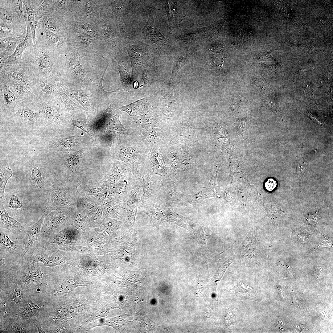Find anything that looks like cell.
Masks as SVG:
<instances>
[{
  "label": "cell",
  "mask_w": 333,
  "mask_h": 333,
  "mask_svg": "<svg viewBox=\"0 0 333 333\" xmlns=\"http://www.w3.org/2000/svg\"><path fill=\"white\" fill-rule=\"evenodd\" d=\"M148 101L144 98L121 107L120 109L127 112L131 116H136L145 112L148 109Z\"/></svg>",
  "instance_id": "14"
},
{
  "label": "cell",
  "mask_w": 333,
  "mask_h": 333,
  "mask_svg": "<svg viewBox=\"0 0 333 333\" xmlns=\"http://www.w3.org/2000/svg\"><path fill=\"white\" fill-rule=\"evenodd\" d=\"M7 295V299L10 301L16 303L21 302L23 297L22 290L18 287H14L9 291Z\"/></svg>",
  "instance_id": "30"
},
{
  "label": "cell",
  "mask_w": 333,
  "mask_h": 333,
  "mask_svg": "<svg viewBox=\"0 0 333 333\" xmlns=\"http://www.w3.org/2000/svg\"><path fill=\"white\" fill-rule=\"evenodd\" d=\"M9 207L12 209L21 208L22 205L18 197L14 195H11L9 204Z\"/></svg>",
  "instance_id": "42"
},
{
  "label": "cell",
  "mask_w": 333,
  "mask_h": 333,
  "mask_svg": "<svg viewBox=\"0 0 333 333\" xmlns=\"http://www.w3.org/2000/svg\"><path fill=\"white\" fill-rule=\"evenodd\" d=\"M109 129L110 130L119 134H125L127 133V130L121 123L119 118L114 116L110 120Z\"/></svg>",
  "instance_id": "29"
},
{
  "label": "cell",
  "mask_w": 333,
  "mask_h": 333,
  "mask_svg": "<svg viewBox=\"0 0 333 333\" xmlns=\"http://www.w3.org/2000/svg\"><path fill=\"white\" fill-rule=\"evenodd\" d=\"M1 228L8 230L14 234L22 233L24 230L22 224L13 218L11 217L4 208L1 204L0 213Z\"/></svg>",
  "instance_id": "10"
},
{
  "label": "cell",
  "mask_w": 333,
  "mask_h": 333,
  "mask_svg": "<svg viewBox=\"0 0 333 333\" xmlns=\"http://www.w3.org/2000/svg\"><path fill=\"white\" fill-rule=\"evenodd\" d=\"M27 10V19L28 23L31 31L33 38V50L36 47V40L35 33L36 27L39 21L42 16L35 11L31 6L28 1L23 0L22 1Z\"/></svg>",
  "instance_id": "13"
},
{
  "label": "cell",
  "mask_w": 333,
  "mask_h": 333,
  "mask_svg": "<svg viewBox=\"0 0 333 333\" xmlns=\"http://www.w3.org/2000/svg\"><path fill=\"white\" fill-rule=\"evenodd\" d=\"M13 172L8 167L1 169L0 197L1 199L4 195L5 189L8 180L12 176Z\"/></svg>",
  "instance_id": "28"
},
{
  "label": "cell",
  "mask_w": 333,
  "mask_h": 333,
  "mask_svg": "<svg viewBox=\"0 0 333 333\" xmlns=\"http://www.w3.org/2000/svg\"><path fill=\"white\" fill-rule=\"evenodd\" d=\"M244 123H242L241 122V123L238 124V129L240 133L243 136L244 138H245V140H248V131L249 127H248V125L247 124L246 125L245 123V126H244Z\"/></svg>",
  "instance_id": "46"
},
{
  "label": "cell",
  "mask_w": 333,
  "mask_h": 333,
  "mask_svg": "<svg viewBox=\"0 0 333 333\" xmlns=\"http://www.w3.org/2000/svg\"><path fill=\"white\" fill-rule=\"evenodd\" d=\"M128 170L125 163L116 161L113 164L108 173L103 175L97 181L110 187L127 175Z\"/></svg>",
  "instance_id": "4"
},
{
  "label": "cell",
  "mask_w": 333,
  "mask_h": 333,
  "mask_svg": "<svg viewBox=\"0 0 333 333\" xmlns=\"http://www.w3.org/2000/svg\"><path fill=\"white\" fill-rule=\"evenodd\" d=\"M42 24L44 27L54 32H59L60 31L57 24L48 16L44 18Z\"/></svg>",
  "instance_id": "34"
},
{
  "label": "cell",
  "mask_w": 333,
  "mask_h": 333,
  "mask_svg": "<svg viewBox=\"0 0 333 333\" xmlns=\"http://www.w3.org/2000/svg\"><path fill=\"white\" fill-rule=\"evenodd\" d=\"M3 98L6 105H12L16 101V97L8 86H5L3 91Z\"/></svg>",
  "instance_id": "33"
},
{
  "label": "cell",
  "mask_w": 333,
  "mask_h": 333,
  "mask_svg": "<svg viewBox=\"0 0 333 333\" xmlns=\"http://www.w3.org/2000/svg\"><path fill=\"white\" fill-rule=\"evenodd\" d=\"M148 157L153 164L152 170L155 174L161 175L162 167L161 161V157L156 150L152 148L148 154Z\"/></svg>",
  "instance_id": "24"
},
{
  "label": "cell",
  "mask_w": 333,
  "mask_h": 333,
  "mask_svg": "<svg viewBox=\"0 0 333 333\" xmlns=\"http://www.w3.org/2000/svg\"><path fill=\"white\" fill-rule=\"evenodd\" d=\"M145 36L158 45H165L166 40L155 28L153 19L150 17L147 23L143 30Z\"/></svg>",
  "instance_id": "12"
},
{
  "label": "cell",
  "mask_w": 333,
  "mask_h": 333,
  "mask_svg": "<svg viewBox=\"0 0 333 333\" xmlns=\"http://www.w3.org/2000/svg\"><path fill=\"white\" fill-rule=\"evenodd\" d=\"M39 67L41 73L48 76L52 68V63L50 56L45 52L40 53L38 58Z\"/></svg>",
  "instance_id": "19"
},
{
  "label": "cell",
  "mask_w": 333,
  "mask_h": 333,
  "mask_svg": "<svg viewBox=\"0 0 333 333\" xmlns=\"http://www.w3.org/2000/svg\"><path fill=\"white\" fill-rule=\"evenodd\" d=\"M187 59L184 57L179 58L175 62L174 68L170 80V82L172 81L175 78L177 73L182 67L185 64Z\"/></svg>",
  "instance_id": "36"
},
{
  "label": "cell",
  "mask_w": 333,
  "mask_h": 333,
  "mask_svg": "<svg viewBox=\"0 0 333 333\" xmlns=\"http://www.w3.org/2000/svg\"><path fill=\"white\" fill-rule=\"evenodd\" d=\"M276 186V182L272 179H269L265 183L266 189L270 191L273 190Z\"/></svg>",
  "instance_id": "49"
},
{
  "label": "cell",
  "mask_w": 333,
  "mask_h": 333,
  "mask_svg": "<svg viewBox=\"0 0 333 333\" xmlns=\"http://www.w3.org/2000/svg\"><path fill=\"white\" fill-rule=\"evenodd\" d=\"M40 107L43 113L48 119L56 124H61L62 118L57 110L43 104H40Z\"/></svg>",
  "instance_id": "23"
},
{
  "label": "cell",
  "mask_w": 333,
  "mask_h": 333,
  "mask_svg": "<svg viewBox=\"0 0 333 333\" xmlns=\"http://www.w3.org/2000/svg\"><path fill=\"white\" fill-rule=\"evenodd\" d=\"M110 187L96 181L82 189V192L99 201L109 198Z\"/></svg>",
  "instance_id": "6"
},
{
  "label": "cell",
  "mask_w": 333,
  "mask_h": 333,
  "mask_svg": "<svg viewBox=\"0 0 333 333\" xmlns=\"http://www.w3.org/2000/svg\"><path fill=\"white\" fill-rule=\"evenodd\" d=\"M69 65L71 69L75 72L80 71L81 70V67L79 63L76 60L72 59L69 63Z\"/></svg>",
  "instance_id": "50"
},
{
  "label": "cell",
  "mask_w": 333,
  "mask_h": 333,
  "mask_svg": "<svg viewBox=\"0 0 333 333\" xmlns=\"http://www.w3.org/2000/svg\"><path fill=\"white\" fill-rule=\"evenodd\" d=\"M0 249H4L10 252L16 253L18 250L17 244L11 240L9 235L2 229L0 231Z\"/></svg>",
  "instance_id": "20"
},
{
  "label": "cell",
  "mask_w": 333,
  "mask_h": 333,
  "mask_svg": "<svg viewBox=\"0 0 333 333\" xmlns=\"http://www.w3.org/2000/svg\"><path fill=\"white\" fill-rule=\"evenodd\" d=\"M18 311V314L24 317L30 318L39 314L41 307L31 301L27 302Z\"/></svg>",
  "instance_id": "18"
},
{
  "label": "cell",
  "mask_w": 333,
  "mask_h": 333,
  "mask_svg": "<svg viewBox=\"0 0 333 333\" xmlns=\"http://www.w3.org/2000/svg\"><path fill=\"white\" fill-rule=\"evenodd\" d=\"M24 38L23 35L17 37H6L1 39V53H11L14 51L17 46Z\"/></svg>",
  "instance_id": "15"
},
{
  "label": "cell",
  "mask_w": 333,
  "mask_h": 333,
  "mask_svg": "<svg viewBox=\"0 0 333 333\" xmlns=\"http://www.w3.org/2000/svg\"><path fill=\"white\" fill-rule=\"evenodd\" d=\"M0 17L6 23H11L12 21V18L10 14L5 9L1 8Z\"/></svg>",
  "instance_id": "45"
},
{
  "label": "cell",
  "mask_w": 333,
  "mask_h": 333,
  "mask_svg": "<svg viewBox=\"0 0 333 333\" xmlns=\"http://www.w3.org/2000/svg\"><path fill=\"white\" fill-rule=\"evenodd\" d=\"M59 97L60 101L66 108L73 110L78 108L77 105L69 98L64 92L60 91L59 92Z\"/></svg>",
  "instance_id": "32"
},
{
  "label": "cell",
  "mask_w": 333,
  "mask_h": 333,
  "mask_svg": "<svg viewBox=\"0 0 333 333\" xmlns=\"http://www.w3.org/2000/svg\"><path fill=\"white\" fill-rule=\"evenodd\" d=\"M80 24L82 27L85 31H88V32L91 33V34H95V32L93 28L90 26L86 23H81Z\"/></svg>",
  "instance_id": "53"
},
{
  "label": "cell",
  "mask_w": 333,
  "mask_h": 333,
  "mask_svg": "<svg viewBox=\"0 0 333 333\" xmlns=\"http://www.w3.org/2000/svg\"><path fill=\"white\" fill-rule=\"evenodd\" d=\"M13 5L17 15L19 17H23V2L21 0H12Z\"/></svg>",
  "instance_id": "44"
},
{
  "label": "cell",
  "mask_w": 333,
  "mask_h": 333,
  "mask_svg": "<svg viewBox=\"0 0 333 333\" xmlns=\"http://www.w3.org/2000/svg\"><path fill=\"white\" fill-rule=\"evenodd\" d=\"M23 17L26 24V35L24 39L17 46L14 52L7 58L6 63L8 64H14L20 60L23 51L30 44L31 31L25 14Z\"/></svg>",
  "instance_id": "8"
},
{
  "label": "cell",
  "mask_w": 333,
  "mask_h": 333,
  "mask_svg": "<svg viewBox=\"0 0 333 333\" xmlns=\"http://www.w3.org/2000/svg\"><path fill=\"white\" fill-rule=\"evenodd\" d=\"M142 131V135L148 141L150 142H154L158 138L157 134L154 132L153 129L145 128Z\"/></svg>",
  "instance_id": "37"
},
{
  "label": "cell",
  "mask_w": 333,
  "mask_h": 333,
  "mask_svg": "<svg viewBox=\"0 0 333 333\" xmlns=\"http://www.w3.org/2000/svg\"><path fill=\"white\" fill-rule=\"evenodd\" d=\"M12 77L19 83L25 85H28V84L23 75L19 71H15L11 72Z\"/></svg>",
  "instance_id": "43"
},
{
  "label": "cell",
  "mask_w": 333,
  "mask_h": 333,
  "mask_svg": "<svg viewBox=\"0 0 333 333\" xmlns=\"http://www.w3.org/2000/svg\"><path fill=\"white\" fill-rule=\"evenodd\" d=\"M15 92L19 96H23L25 92V88L23 84L20 83H15L13 86Z\"/></svg>",
  "instance_id": "47"
},
{
  "label": "cell",
  "mask_w": 333,
  "mask_h": 333,
  "mask_svg": "<svg viewBox=\"0 0 333 333\" xmlns=\"http://www.w3.org/2000/svg\"><path fill=\"white\" fill-rule=\"evenodd\" d=\"M64 90L67 94L78 101L85 109H88L89 101L88 96L85 93L81 92H75L67 88H65Z\"/></svg>",
  "instance_id": "27"
},
{
  "label": "cell",
  "mask_w": 333,
  "mask_h": 333,
  "mask_svg": "<svg viewBox=\"0 0 333 333\" xmlns=\"http://www.w3.org/2000/svg\"><path fill=\"white\" fill-rule=\"evenodd\" d=\"M16 114L19 117L29 121L34 122L38 120V114L34 110L26 108H20L16 111Z\"/></svg>",
  "instance_id": "25"
},
{
  "label": "cell",
  "mask_w": 333,
  "mask_h": 333,
  "mask_svg": "<svg viewBox=\"0 0 333 333\" xmlns=\"http://www.w3.org/2000/svg\"><path fill=\"white\" fill-rule=\"evenodd\" d=\"M82 40L86 44H89L91 43V39L90 38L86 36H85L82 37Z\"/></svg>",
  "instance_id": "55"
},
{
  "label": "cell",
  "mask_w": 333,
  "mask_h": 333,
  "mask_svg": "<svg viewBox=\"0 0 333 333\" xmlns=\"http://www.w3.org/2000/svg\"><path fill=\"white\" fill-rule=\"evenodd\" d=\"M28 262L29 264L19 273V281L28 286H36L43 282L46 275L43 269L35 265V263Z\"/></svg>",
  "instance_id": "2"
},
{
  "label": "cell",
  "mask_w": 333,
  "mask_h": 333,
  "mask_svg": "<svg viewBox=\"0 0 333 333\" xmlns=\"http://www.w3.org/2000/svg\"><path fill=\"white\" fill-rule=\"evenodd\" d=\"M44 216H43L34 224L29 227L25 231L23 245V254H25L33 246L41 233V229Z\"/></svg>",
  "instance_id": "5"
},
{
  "label": "cell",
  "mask_w": 333,
  "mask_h": 333,
  "mask_svg": "<svg viewBox=\"0 0 333 333\" xmlns=\"http://www.w3.org/2000/svg\"><path fill=\"white\" fill-rule=\"evenodd\" d=\"M296 168L298 177L302 178L307 170L306 163L303 159L302 154L300 160L297 163Z\"/></svg>",
  "instance_id": "41"
},
{
  "label": "cell",
  "mask_w": 333,
  "mask_h": 333,
  "mask_svg": "<svg viewBox=\"0 0 333 333\" xmlns=\"http://www.w3.org/2000/svg\"><path fill=\"white\" fill-rule=\"evenodd\" d=\"M78 285L71 280H65L58 285L53 291L52 295L56 296L69 293Z\"/></svg>",
  "instance_id": "22"
},
{
  "label": "cell",
  "mask_w": 333,
  "mask_h": 333,
  "mask_svg": "<svg viewBox=\"0 0 333 333\" xmlns=\"http://www.w3.org/2000/svg\"><path fill=\"white\" fill-rule=\"evenodd\" d=\"M136 319L140 323V329L144 332L151 331L155 329L156 323L152 321L147 316L144 311L141 309L138 313Z\"/></svg>",
  "instance_id": "21"
},
{
  "label": "cell",
  "mask_w": 333,
  "mask_h": 333,
  "mask_svg": "<svg viewBox=\"0 0 333 333\" xmlns=\"http://www.w3.org/2000/svg\"><path fill=\"white\" fill-rule=\"evenodd\" d=\"M107 68V67L105 68V70H104V73L103 74V75L102 76V77H101V79H100V83H99V84L98 87H97V89H96L93 92L94 93V94L95 95H101L105 94V96L106 97H108L111 93H112L113 92H116L117 91L119 90H120V88H119L118 89H117V90H115V91H112V92H107V91H105L104 90V89L103 88L102 83V81H103V77L104 76V74H105V71H106V69Z\"/></svg>",
  "instance_id": "39"
},
{
  "label": "cell",
  "mask_w": 333,
  "mask_h": 333,
  "mask_svg": "<svg viewBox=\"0 0 333 333\" xmlns=\"http://www.w3.org/2000/svg\"><path fill=\"white\" fill-rule=\"evenodd\" d=\"M40 87L41 91L44 93L51 94L53 92L52 88L50 85L43 81L40 82Z\"/></svg>",
  "instance_id": "48"
},
{
  "label": "cell",
  "mask_w": 333,
  "mask_h": 333,
  "mask_svg": "<svg viewBox=\"0 0 333 333\" xmlns=\"http://www.w3.org/2000/svg\"><path fill=\"white\" fill-rule=\"evenodd\" d=\"M119 158L130 167L135 178L140 177L138 170L140 161L136 153L130 148L122 146L119 150Z\"/></svg>",
  "instance_id": "7"
},
{
  "label": "cell",
  "mask_w": 333,
  "mask_h": 333,
  "mask_svg": "<svg viewBox=\"0 0 333 333\" xmlns=\"http://www.w3.org/2000/svg\"><path fill=\"white\" fill-rule=\"evenodd\" d=\"M102 212L107 216L118 217L121 214L125 219L126 210L124 204L109 198L100 201Z\"/></svg>",
  "instance_id": "9"
},
{
  "label": "cell",
  "mask_w": 333,
  "mask_h": 333,
  "mask_svg": "<svg viewBox=\"0 0 333 333\" xmlns=\"http://www.w3.org/2000/svg\"><path fill=\"white\" fill-rule=\"evenodd\" d=\"M143 180V193L139 205L143 207L156 202L154 184L150 178L146 175L141 177Z\"/></svg>",
  "instance_id": "11"
},
{
  "label": "cell",
  "mask_w": 333,
  "mask_h": 333,
  "mask_svg": "<svg viewBox=\"0 0 333 333\" xmlns=\"http://www.w3.org/2000/svg\"><path fill=\"white\" fill-rule=\"evenodd\" d=\"M82 156V151L80 150L71 154L67 158L68 166L72 172H75L78 170Z\"/></svg>",
  "instance_id": "26"
},
{
  "label": "cell",
  "mask_w": 333,
  "mask_h": 333,
  "mask_svg": "<svg viewBox=\"0 0 333 333\" xmlns=\"http://www.w3.org/2000/svg\"><path fill=\"white\" fill-rule=\"evenodd\" d=\"M138 123L140 125H147L151 127H155L157 125V124L155 120L153 118L145 117L141 116L139 117L137 120Z\"/></svg>",
  "instance_id": "38"
},
{
  "label": "cell",
  "mask_w": 333,
  "mask_h": 333,
  "mask_svg": "<svg viewBox=\"0 0 333 333\" xmlns=\"http://www.w3.org/2000/svg\"><path fill=\"white\" fill-rule=\"evenodd\" d=\"M104 35L106 39L109 41L114 42V39L112 32L109 29H105L104 31Z\"/></svg>",
  "instance_id": "52"
},
{
  "label": "cell",
  "mask_w": 333,
  "mask_h": 333,
  "mask_svg": "<svg viewBox=\"0 0 333 333\" xmlns=\"http://www.w3.org/2000/svg\"><path fill=\"white\" fill-rule=\"evenodd\" d=\"M85 11L86 13L88 14H91V7L90 6V4L89 2H88L86 4Z\"/></svg>",
  "instance_id": "56"
},
{
  "label": "cell",
  "mask_w": 333,
  "mask_h": 333,
  "mask_svg": "<svg viewBox=\"0 0 333 333\" xmlns=\"http://www.w3.org/2000/svg\"><path fill=\"white\" fill-rule=\"evenodd\" d=\"M45 35L48 40L54 44L59 45L62 43L61 37L54 32L48 31L45 33Z\"/></svg>",
  "instance_id": "40"
},
{
  "label": "cell",
  "mask_w": 333,
  "mask_h": 333,
  "mask_svg": "<svg viewBox=\"0 0 333 333\" xmlns=\"http://www.w3.org/2000/svg\"><path fill=\"white\" fill-rule=\"evenodd\" d=\"M0 30L1 35H9L11 32V29L8 26L1 23L0 25Z\"/></svg>",
  "instance_id": "51"
},
{
  "label": "cell",
  "mask_w": 333,
  "mask_h": 333,
  "mask_svg": "<svg viewBox=\"0 0 333 333\" xmlns=\"http://www.w3.org/2000/svg\"><path fill=\"white\" fill-rule=\"evenodd\" d=\"M51 142L60 150L67 151L73 149L75 147L78 142L75 136H70L52 140Z\"/></svg>",
  "instance_id": "17"
},
{
  "label": "cell",
  "mask_w": 333,
  "mask_h": 333,
  "mask_svg": "<svg viewBox=\"0 0 333 333\" xmlns=\"http://www.w3.org/2000/svg\"><path fill=\"white\" fill-rule=\"evenodd\" d=\"M51 190V199L56 208L59 209H68L72 206H77V199L71 200L60 183L56 179L52 182Z\"/></svg>",
  "instance_id": "1"
},
{
  "label": "cell",
  "mask_w": 333,
  "mask_h": 333,
  "mask_svg": "<svg viewBox=\"0 0 333 333\" xmlns=\"http://www.w3.org/2000/svg\"><path fill=\"white\" fill-rule=\"evenodd\" d=\"M34 324H35L37 329L38 330V332L39 333H45V332L42 329L40 324L37 320H35L34 322Z\"/></svg>",
  "instance_id": "54"
},
{
  "label": "cell",
  "mask_w": 333,
  "mask_h": 333,
  "mask_svg": "<svg viewBox=\"0 0 333 333\" xmlns=\"http://www.w3.org/2000/svg\"><path fill=\"white\" fill-rule=\"evenodd\" d=\"M143 208V212L150 218L154 227L157 228L162 213L157 202L153 203Z\"/></svg>",
  "instance_id": "16"
},
{
  "label": "cell",
  "mask_w": 333,
  "mask_h": 333,
  "mask_svg": "<svg viewBox=\"0 0 333 333\" xmlns=\"http://www.w3.org/2000/svg\"><path fill=\"white\" fill-rule=\"evenodd\" d=\"M69 123L76 126L87 133L92 140L95 139V136L89 125L84 122L79 120H72Z\"/></svg>",
  "instance_id": "31"
},
{
  "label": "cell",
  "mask_w": 333,
  "mask_h": 333,
  "mask_svg": "<svg viewBox=\"0 0 333 333\" xmlns=\"http://www.w3.org/2000/svg\"><path fill=\"white\" fill-rule=\"evenodd\" d=\"M31 172L34 183L37 185H41L43 179V175L41 170L39 168L35 167L32 169Z\"/></svg>",
  "instance_id": "35"
},
{
  "label": "cell",
  "mask_w": 333,
  "mask_h": 333,
  "mask_svg": "<svg viewBox=\"0 0 333 333\" xmlns=\"http://www.w3.org/2000/svg\"><path fill=\"white\" fill-rule=\"evenodd\" d=\"M128 174L109 187V198L125 204L128 198L130 187L134 178Z\"/></svg>",
  "instance_id": "3"
}]
</instances>
